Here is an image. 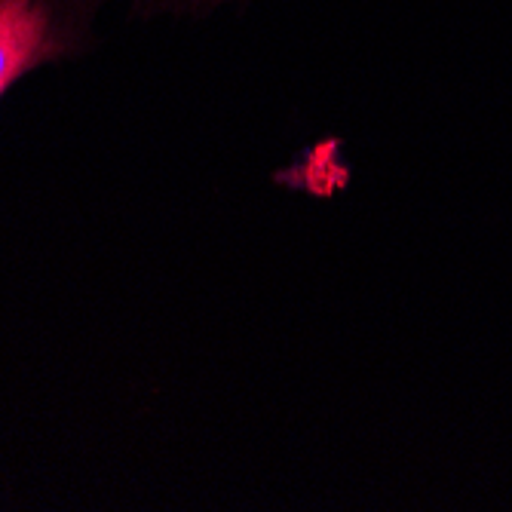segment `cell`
<instances>
[{"label":"cell","instance_id":"6da1fadb","mask_svg":"<svg viewBox=\"0 0 512 512\" xmlns=\"http://www.w3.org/2000/svg\"><path fill=\"white\" fill-rule=\"evenodd\" d=\"M114 0H0V102L31 74L96 53Z\"/></svg>","mask_w":512,"mask_h":512},{"label":"cell","instance_id":"7a4b0ae2","mask_svg":"<svg viewBox=\"0 0 512 512\" xmlns=\"http://www.w3.org/2000/svg\"><path fill=\"white\" fill-rule=\"evenodd\" d=\"M175 7L197 19H221V16H246L264 0H172Z\"/></svg>","mask_w":512,"mask_h":512}]
</instances>
